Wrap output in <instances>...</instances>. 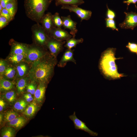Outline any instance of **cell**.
Wrapping results in <instances>:
<instances>
[{"label": "cell", "instance_id": "obj_1", "mask_svg": "<svg viewBox=\"0 0 137 137\" xmlns=\"http://www.w3.org/2000/svg\"><path fill=\"white\" fill-rule=\"evenodd\" d=\"M56 57L47 52L42 57L33 63L29 75L32 79L47 84L54 73L57 63Z\"/></svg>", "mask_w": 137, "mask_h": 137}, {"label": "cell", "instance_id": "obj_2", "mask_svg": "<svg viewBox=\"0 0 137 137\" xmlns=\"http://www.w3.org/2000/svg\"><path fill=\"white\" fill-rule=\"evenodd\" d=\"M116 50L115 48H107L101 53L99 61L98 68L100 71L105 78L109 80L119 79L127 76L118 72L115 60L123 58L115 57Z\"/></svg>", "mask_w": 137, "mask_h": 137}, {"label": "cell", "instance_id": "obj_3", "mask_svg": "<svg viewBox=\"0 0 137 137\" xmlns=\"http://www.w3.org/2000/svg\"><path fill=\"white\" fill-rule=\"evenodd\" d=\"M53 0H24V6L27 16L40 23L41 20Z\"/></svg>", "mask_w": 137, "mask_h": 137}, {"label": "cell", "instance_id": "obj_4", "mask_svg": "<svg viewBox=\"0 0 137 137\" xmlns=\"http://www.w3.org/2000/svg\"><path fill=\"white\" fill-rule=\"evenodd\" d=\"M39 24L37 23L31 27L33 40L35 44L47 49L46 45L50 37Z\"/></svg>", "mask_w": 137, "mask_h": 137}, {"label": "cell", "instance_id": "obj_5", "mask_svg": "<svg viewBox=\"0 0 137 137\" xmlns=\"http://www.w3.org/2000/svg\"><path fill=\"white\" fill-rule=\"evenodd\" d=\"M47 49L43 47L35 44L28 46L26 55L27 60L30 62H33L38 60L46 54L48 52L45 50Z\"/></svg>", "mask_w": 137, "mask_h": 137}, {"label": "cell", "instance_id": "obj_6", "mask_svg": "<svg viewBox=\"0 0 137 137\" xmlns=\"http://www.w3.org/2000/svg\"><path fill=\"white\" fill-rule=\"evenodd\" d=\"M61 8L68 10L70 12L75 13L80 19L81 22L83 20H88L91 18L92 12L90 10H84L74 5H64L62 6Z\"/></svg>", "mask_w": 137, "mask_h": 137}, {"label": "cell", "instance_id": "obj_7", "mask_svg": "<svg viewBox=\"0 0 137 137\" xmlns=\"http://www.w3.org/2000/svg\"><path fill=\"white\" fill-rule=\"evenodd\" d=\"M125 18L124 21L119 24L122 29H131L132 30L137 26V13L135 12H124Z\"/></svg>", "mask_w": 137, "mask_h": 137}, {"label": "cell", "instance_id": "obj_8", "mask_svg": "<svg viewBox=\"0 0 137 137\" xmlns=\"http://www.w3.org/2000/svg\"><path fill=\"white\" fill-rule=\"evenodd\" d=\"M66 41H61L50 37L48 41L46 46L50 53L54 56L57 57V55L63 51Z\"/></svg>", "mask_w": 137, "mask_h": 137}, {"label": "cell", "instance_id": "obj_9", "mask_svg": "<svg viewBox=\"0 0 137 137\" xmlns=\"http://www.w3.org/2000/svg\"><path fill=\"white\" fill-rule=\"evenodd\" d=\"M69 117L73 122L75 128L76 129L84 131L88 133L91 136H96L98 135L97 133L93 131L87 127L85 123L77 117L75 111L73 114L70 115Z\"/></svg>", "mask_w": 137, "mask_h": 137}, {"label": "cell", "instance_id": "obj_10", "mask_svg": "<svg viewBox=\"0 0 137 137\" xmlns=\"http://www.w3.org/2000/svg\"><path fill=\"white\" fill-rule=\"evenodd\" d=\"M49 36L50 37L61 41H66L72 37L67 31L56 27L51 30Z\"/></svg>", "mask_w": 137, "mask_h": 137}, {"label": "cell", "instance_id": "obj_11", "mask_svg": "<svg viewBox=\"0 0 137 137\" xmlns=\"http://www.w3.org/2000/svg\"><path fill=\"white\" fill-rule=\"evenodd\" d=\"M61 18L62 21V26L65 29H69L70 34L72 37H75L78 32L76 27L77 23L72 19L70 15L66 16H61Z\"/></svg>", "mask_w": 137, "mask_h": 137}, {"label": "cell", "instance_id": "obj_12", "mask_svg": "<svg viewBox=\"0 0 137 137\" xmlns=\"http://www.w3.org/2000/svg\"><path fill=\"white\" fill-rule=\"evenodd\" d=\"M11 46L12 54H23L26 55L28 48L26 44L16 42L11 40L10 43Z\"/></svg>", "mask_w": 137, "mask_h": 137}, {"label": "cell", "instance_id": "obj_13", "mask_svg": "<svg viewBox=\"0 0 137 137\" xmlns=\"http://www.w3.org/2000/svg\"><path fill=\"white\" fill-rule=\"evenodd\" d=\"M52 15L50 12L44 14L40 22L42 27L49 35L51 30L55 27L53 22Z\"/></svg>", "mask_w": 137, "mask_h": 137}, {"label": "cell", "instance_id": "obj_14", "mask_svg": "<svg viewBox=\"0 0 137 137\" xmlns=\"http://www.w3.org/2000/svg\"><path fill=\"white\" fill-rule=\"evenodd\" d=\"M74 49H67L64 53L59 62L58 66L60 67H63L68 62H72L76 64V61L74 57Z\"/></svg>", "mask_w": 137, "mask_h": 137}, {"label": "cell", "instance_id": "obj_15", "mask_svg": "<svg viewBox=\"0 0 137 137\" xmlns=\"http://www.w3.org/2000/svg\"><path fill=\"white\" fill-rule=\"evenodd\" d=\"M47 84L43 83H40V84L36 90L34 95L36 99L38 101L41 102L43 100Z\"/></svg>", "mask_w": 137, "mask_h": 137}, {"label": "cell", "instance_id": "obj_16", "mask_svg": "<svg viewBox=\"0 0 137 137\" xmlns=\"http://www.w3.org/2000/svg\"><path fill=\"white\" fill-rule=\"evenodd\" d=\"M5 8L8 11L13 20L17 10V0H10L6 5Z\"/></svg>", "mask_w": 137, "mask_h": 137}, {"label": "cell", "instance_id": "obj_17", "mask_svg": "<svg viewBox=\"0 0 137 137\" xmlns=\"http://www.w3.org/2000/svg\"><path fill=\"white\" fill-rule=\"evenodd\" d=\"M56 6L64 5L78 6L84 3L83 0H54Z\"/></svg>", "mask_w": 137, "mask_h": 137}, {"label": "cell", "instance_id": "obj_18", "mask_svg": "<svg viewBox=\"0 0 137 137\" xmlns=\"http://www.w3.org/2000/svg\"><path fill=\"white\" fill-rule=\"evenodd\" d=\"M75 37H72L66 41V43L64 47L67 49H71L74 47H75L77 45L83 42V38L76 39Z\"/></svg>", "mask_w": 137, "mask_h": 137}, {"label": "cell", "instance_id": "obj_19", "mask_svg": "<svg viewBox=\"0 0 137 137\" xmlns=\"http://www.w3.org/2000/svg\"><path fill=\"white\" fill-rule=\"evenodd\" d=\"M26 122L25 119L22 117H17L9 122V125L17 128H19L23 126Z\"/></svg>", "mask_w": 137, "mask_h": 137}, {"label": "cell", "instance_id": "obj_20", "mask_svg": "<svg viewBox=\"0 0 137 137\" xmlns=\"http://www.w3.org/2000/svg\"><path fill=\"white\" fill-rule=\"evenodd\" d=\"M0 89L3 91H8L12 89L14 85L13 83L8 80L4 79L0 80Z\"/></svg>", "mask_w": 137, "mask_h": 137}, {"label": "cell", "instance_id": "obj_21", "mask_svg": "<svg viewBox=\"0 0 137 137\" xmlns=\"http://www.w3.org/2000/svg\"><path fill=\"white\" fill-rule=\"evenodd\" d=\"M26 55L23 54H12L8 58L9 60L14 63H19L24 59Z\"/></svg>", "mask_w": 137, "mask_h": 137}, {"label": "cell", "instance_id": "obj_22", "mask_svg": "<svg viewBox=\"0 0 137 137\" xmlns=\"http://www.w3.org/2000/svg\"><path fill=\"white\" fill-rule=\"evenodd\" d=\"M52 19L55 27L61 28L63 25L62 21L58 13L56 12L52 15Z\"/></svg>", "mask_w": 137, "mask_h": 137}, {"label": "cell", "instance_id": "obj_23", "mask_svg": "<svg viewBox=\"0 0 137 137\" xmlns=\"http://www.w3.org/2000/svg\"><path fill=\"white\" fill-rule=\"evenodd\" d=\"M27 84V81L25 78H22L18 81L17 83V88L18 91L19 93L23 92Z\"/></svg>", "mask_w": 137, "mask_h": 137}, {"label": "cell", "instance_id": "obj_24", "mask_svg": "<svg viewBox=\"0 0 137 137\" xmlns=\"http://www.w3.org/2000/svg\"><path fill=\"white\" fill-rule=\"evenodd\" d=\"M36 109V107L35 103L30 104L26 109L24 114L29 116H31L35 113Z\"/></svg>", "mask_w": 137, "mask_h": 137}, {"label": "cell", "instance_id": "obj_25", "mask_svg": "<svg viewBox=\"0 0 137 137\" xmlns=\"http://www.w3.org/2000/svg\"><path fill=\"white\" fill-rule=\"evenodd\" d=\"M15 73L16 71L14 68L11 67H6L4 75L6 78L12 79L14 77Z\"/></svg>", "mask_w": 137, "mask_h": 137}, {"label": "cell", "instance_id": "obj_26", "mask_svg": "<svg viewBox=\"0 0 137 137\" xmlns=\"http://www.w3.org/2000/svg\"><path fill=\"white\" fill-rule=\"evenodd\" d=\"M18 113L13 111L7 112L4 116V120L7 122H9L18 117Z\"/></svg>", "mask_w": 137, "mask_h": 137}, {"label": "cell", "instance_id": "obj_27", "mask_svg": "<svg viewBox=\"0 0 137 137\" xmlns=\"http://www.w3.org/2000/svg\"><path fill=\"white\" fill-rule=\"evenodd\" d=\"M27 106L26 102L23 100H21L16 102L14 105V108L16 110L22 111Z\"/></svg>", "mask_w": 137, "mask_h": 137}, {"label": "cell", "instance_id": "obj_28", "mask_svg": "<svg viewBox=\"0 0 137 137\" xmlns=\"http://www.w3.org/2000/svg\"><path fill=\"white\" fill-rule=\"evenodd\" d=\"M14 131L13 129L11 127L5 128L2 132L3 137H12L14 136Z\"/></svg>", "mask_w": 137, "mask_h": 137}, {"label": "cell", "instance_id": "obj_29", "mask_svg": "<svg viewBox=\"0 0 137 137\" xmlns=\"http://www.w3.org/2000/svg\"><path fill=\"white\" fill-rule=\"evenodd\" d=\"M106 27L111 29L112 30H116L118 31V29L116 27V23L114 19L106 18L105 19Z\"/></svg>", "mask_w": 137, "mask_h": 137}, {"label": "cell", "instance_id": "obj_30", "mask_svg": "<svg viewBox=\"0 0 137 137\" xmlns=\"http://www.w3.org/2000/svg\"><path fill=\"white\" fill-rule=\"evenodd\" d=\"M27 68L26 65L21 64L18 66L16 70L19 76L20 77L24 76L26 73Z\"/></svg>", "mask_w": 137, "mask_h": 137}, {"label": "cell", "instance_id": "obj_31", "mask_svg": "<svg viewBox=\"0 0 137 137\" xmlns=\"http://www.w3.org/2000/svg\"><path fill=\"white\" fill-rule=\"evenodd\" d=\"M126 47L130 52L137 55V43L129 42Z\"/></svg>", "mask_w": 137, "mask_h": 137}, {"label": "cell", "instance_id": "obj_32", "mask_svg": "<svg viewBox=\"0 0 137 137\" xmlns=\"http://www.w3.org/2000/svg\"><path fill=\"white\" fill-rule=\"evenodd\" d=\"M4 96L5 98L10 102L14 101L16 97L15 93L13 91H11L6 92Z\"/></svg>", "mask_w": 137, "mask_h": 137}, {"label": "cell", "instance_id": "obj_33", "mask_svg": "<svg viewBox=\"0 0 137 137\" xmlns=\"http://www.w3.org/2000/svg\"><path fill=\"white\" fill-rule=\"evenodd\" d=\"M10 22L6 18L0 15V29L1 30L8 25Z\"/></svg>", "mask_w": 137, "mask_h": 137}, {"label": "cell", "instance_id": "obj_34", "mask_svg": "<svg viewBox=\"0 0 137 137\" xmlns=\"http://www.w3.org/2000/svg\"><path fill=\"white\" fill-rule=\"evenodd\" d=\"M0 15L6 18L10 22L13 20L9 12L5 8H3L2 11L0 12Z\"/></svg>", "mask_w": 137, "mask_h": 137}, {"label": "cell", "instance_id": "obj_35", "mask_svg": "<svg viewBox=\"0 0 137 137\" xmlns=\"http://www.w3.org/2000/svg\"><path fill=\"white\" fill-rule=\"evenodd\" d=\"M106 6L107 8L106 13L107 18L111 19H114L116 17L115 13L114 11L109 9L107 5Z\"/></svg>", "mask_w": 137, "mask_h": 137}, {"label": "cell", "instance_id": "obj_36", "mask_svg": "<svg viewBox=\"0 0 137 137\" xmlns=\"http://www.w3.org/2000/svg\"><path fill=\"white\" fill-rule=\"evenodd\" d=\"M6 67V63L5 61L3 60H1L0 61V73L1 75H4Z\"/></svg>", "mask_w": 137, "mask_h": 137}, {"label": "cell", "instance_id": "obj_37", "mask_svg": "<svg viewBox=\"0 0 137 137\" xmlns=\"http://www.w3.org/2000/svg\"><path fill=\"white\" fill-rule=\"evenodd\" d=\"M124 3L126 4L127 5V9H128L129 6L131 4H134L135 8H136L137 7L136 4L137 3V0H127L124 1L123 2Z\"/></svg>", "mask_w": 137, "mask_h": 137}, {"label": "cell", "instance_id": "obj_38", "mask_svg": "<svg viewBox=\"0 0 137 137\" xmlns=\"http://www.w3.org/2000/svg\"><path fill=\"white\" fill-rule=\"evenodd\" d=\"M10 0H0V4L3 8H5L6 6Z\"/></svg>", "mask_w": 137, "mask_h": 137}, {"label": "cell", "instance_id": "obj_39", "mask_svg": "<svg viewBox=\"0 0 137 137\" xmlns=\"http://www.w3.org/2000/svg\"><path fill=\"white\" fill-rule=\"evenodd\" d=\"M5 103L4 101L2 99L0 100V111H2L5 107Z\"/></svg>", "mask_w": 137, "mask_h": 137}, {"label": "cell", "instance_id": "obj_40", "mask_svg": "<svg viewBox=\"0 0 137 137\" xmlns=\"http://www.w3.org/2000/svg\"><path fill=\"white\" fill-rule=\"evenodd\" d=\"M31 85V90L30 93L32 94H34L36 90L35 88L33 85L32 84Z\"/></svg>", "mask_w": 137, "mask_h": 137}, {"label": "cell", "instance_id": "obj_41", "mask_svg": "<svg viewBox=\"0 0 137 137\" xmlns=\"http://www.w3.org/2000/svg\"><path fill=\"white\" fill-rule=\"evenodd\" d=\"M24 97L26 101L28 102H31V101H32L33 99L32 97H29L26 96H24Z\"/></svg>", "mask_w": 137, "mask_h": 137}, {"label": "cell", "instance_id": "obj_42", "mask_svg": "<svg viewBox=\"0 0 137 137\" xmlns=\"http://www.w3.org/2000/svg\"><path fill=\"white\" fill-rule=\"evenodd\" d=\"M31 84H29L27 87V91L28 92L30 93L31 90Z\"/></svg>", "mask_w": 137, "mask_h": 137}, {"label": "cell", "instance_id": "obj_43", "mask_svg": "<svg viewBox=\"0 0 137 137\" xmlns=\"http://www.w3.org/2000/svg\"><path fill=\"white\" fill-rule=\"evenodd\" d=\"M2 115L1 114L0 115V123L2 122Z\"/></svg>", "mask_w": 137, "mask_h": 137}, {"label": "cell", "instance_id": "obj_44", "mask_svg": "<svg viewBox=\"0 0 137 137\" xmlns=\"http://www.w3.org/2000/svg\"><path fill=\"white\" fill-rule=\"evenodd\" d=\"M3 8L1 6V5L0 4V12H1L2 10L3 9Z\"/></svg>", "mask_w": 137, "mask_h": 137}]
</instances>
